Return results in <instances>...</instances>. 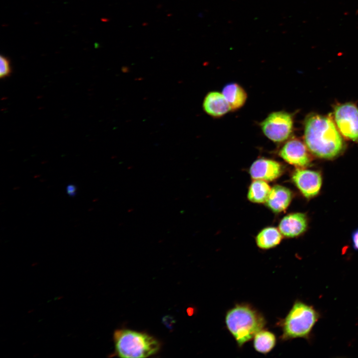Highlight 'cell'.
<instances>
[{
    "label": "cell",
    "mask_w": 358,
    "mask_h": 358,
    "mask_svg": "<svg viewBox=\"0 0 358 358\" xmlns=\"http://www.w3.org/2000/svg\"><path fill=\"white\" fill-rule=\"evenodd\" d=\"M334 118L340 132L358 143V108L351 103L338 105L335 108Z\"/></svg>",
    "instance_id": "cell-6"
},
{
    "label": "cell",
    "mask_w": 358,
    "mask_h": 358,
    "mask_svg": "<svg viewBox=\"0 0 358 358\" xmlns=\"http://www.w3.org/2000/svg\"><path fill=\"white\" fill-rule=\"evenodd\" d=\"M319 318L320 314L313 306L295 302L283 321L282 339H308Z\"/></svg>",
    "instance_id": "cell-4"
},
{
    "label": "cell",
    "mask_w": 358,
    "mask_h": 358,
    "mask_svg": "<svg viewBox=\"0 0 358 358\" xmlns=\"http://www.w3.org/2000/svg\"><path fill=\"white\" fill-rule=\"evenodd\" d=\"M282 238V235L278 229L274 227H268L258 233L256 242L260 248L268 249L278 245Z\"/></svg>",
    "instance_id": "cell-14"
},
{
    "label": "cell",
    "mask_w": 358,
    "mask_h": 358,
    "mask_svg": "<svg viewBox=\"0 0 358 358\" xmlns=\"http://www.w3.org/2000/svg\"><path fill=\"white\" fill-rule=\"evenodd\" d=\"M283 172L282 165L269 159L260 158L256 160L250 167V175L254 179L266 181H273L279 178Z\"/></svg>",
    "instance_id": "cell-9"
},
{
    "label": "cell",
    "mask_w": 358,
    "mask_h": 358,
    "mask_svg": "<svg viewBox=\"0 0 358 358\" xmlns=\"http://www.w3.org/2000/svg\"><path fill=\"white\" fill-rule=\"evenodd\" d=\"M265 135L274 142L285 141L289 137L293 128V119L288 112L283 111L270 113L261 123Z\"/></svg>",
    "instance_id": "cell-5"
},
{
    "label": "cell",
    "mask_w": 358,
    "mask_h": 358,
    "mask_svg": "<svg viewBox=\"0 0 358 358\" xmlns=\"http://www.w3.org/2000/svg\"><path fill=\"white\" fill-rule=\"evenodd\" d=\"M114 355L124 358H143L157 353L160 344L153 337L129 329L114 331Z\"/></svg>",
    "instance_id": "cell-2"
},
{
    "label": "cell",
    "mask_w": 358,
    "mask_h": 358,
    "mask_svg": "<svg viewBox=\"0 0 358 358\" xmlns=\"http://www.w3.org/2000/svg\"><path fill=\"white\" fill-rule=\"evenodd\" d=\"M304 138L308 150L320 158L333 159L342 152L344 146L336 123L330 117L320 115L307 118Z\"/></svg>",
    "instance_id": "cell-1"
},
{
    "label": "cell",
    "mask_w": 358,
    "mask_h": 358,
    "mask_svg": "<svg viewBox=\"0 0 358 358\" xmlns=\"http://www.w3.org/2000/svg\"><path fill=\"white\" fill-rule=\"evenodd\" d=\"M291 179L301 194L307 199L318 194L322 183L319 172L303 168L296 169L292 174Z\"/></svg>",
    "instance_id": "cell-7"
},
{
    "label": "cell",
    "mask_w": 358,
    "mask_h": 358,
    "mask_svg": "<svg viewBox=\"0 0 358 358\" xmlns=\"http://www.w3.org/2000/svg\"><path fill=\"white\" fill-rule=\"evenodd\" d=\"M67 193L68 195L70 196H74L76 194L77 188L76 186L73 184H69L67 186L66 189Z\"/></svg>",
    "instance_id": "cell-19"
},
{
    "label": "cell",
    "mask_w": 358,
    "mask_h": 358,
    "mask_svg": "<svg viewBox=\"0 0 358 358\" xmlns=\"http://www.w3.org/2000/svg\"><path fill=\"white\" fill-rule=\"evenodd\" d=\"M0 77L1 79L9 76L11 73L9 60L2 55L0 57Z\"/></svg>",
    "instance_id": "cell-17"
},
{
    "label": "cell",
    "mask_w": 358,
    "mask_h": 358,
    "mask_svg": "<svg viewBox=\"0 0 358 358\" xmlns=\"http://www.w3.org/2000/svg\"><path fill=\"white\" fill-rule=\"evenodd\" d=\"M204 111L209 115L219 117L231 110L222 93L213 91L208 92L203 102Z\"/></svg>",
    "instance_id": "cell-12"
},
{
    "label": "cell",
    "mask_w": 358,
    "mask_h": 358,
    "mask_svg": "<svg viewBox=\"0 0 358 358\" xmlns=\"http://www.w3.org/2000/svg\"><path fill=\"white\" fill-rule=\"evenodd\" d=\"M163 322L169 328H171L173 324L175 323V321L171 317L167 316L163 318Z\"/></svg>",
    "instance_id": "cell-20"
},
{
    "label": "cell",
    "mask_w": 358,
    "mask_h": 358,
    "mask_svg": "<svg viewBox=\"0 0 358 358\" xmlns=\"http://www.w3.org/2000/svg\"><path fill=\"white\" fill-rule=\"evenodd\" d=\"M353 247L355 250L358 251V228L355 230L352 234Z\"/></svg>",
    "instance_id": "cell-18"
},
{
    "label": "cell",
    "mask_w": 358,
    "mask_h": 358,
    "mask_svg": "<svg viewBox=\"0 0 358 358\" xmlns=\"http://www.w3.org/2000/svg\"><path fill=\"white\" fill-rule=\"evenodd\" d=\"M292 198L291 190L283 186L275 185L271 187L266 205L275 213L285 211L289 205Z\"/></svg>",
    "instance_id": "cell-11"
},
{
    "label": "cell",
    "mask_w": 358,
    "mask_h": 358,
    "mask_svg": "<svg viewBox=\"0 0 358 358\" xmlns=\"http://www.w3.org/2000/svg\"><path fill=\"white\" fill-rule=\"evenodd\" d=\"M271 188L267 181L261 179H254L248 189V199L253 203H266Z\"/></svg>",
    "instance_id": "cell-15"
},
{
    "label": "cell",
    "mask_w": 358,
    "mask_h": 358,
    "mask_svg": "<svg viewBox=\"0 0 358 358\" xmlns=\"http://www.w3.org/2000/svg\"><path fill=\"white\" fill-rule=\"evenodd\" d=\"M307 225V219L304 214L292 213L281 219L278 229L284 237L294 238L303 234L306 231Z\"/></svg>",
    "instance_id": "cell-10"
},
{
    "label": "cell",
    "mask_w": 358,
    "mask_h": 358,
    "mask_svg": "<svg viewBox=\"0 0 358 358\" xmlns=\"http://www.w3.org/2000/svg\"><path fill=\"white\" fill-rule=\"evenodd\" d=\"M225 322L240 347L254 338L266 324L262 315L245 305H238L230 310L227 313Z\"/></svg>",
    "instance_id": "cell-3"
},
{
    "label": "cell",
    "mask_w": 358,
    "mask_h": 358,
    "mask_svg": "<svg viewBox=\"0 0 358 358\" xmlns=\"http://www.w3.org/2000/svg\"><path fill=\"white\" fill-rule=\"evenodd\" d=\"M222 93L228 102L231 110H236L242 107L247 98L244 89L236 83L227 84L224 87Z\"/></svg>",
    "instance_id": "cell-13"
},
{
    "label": "cell",
    "mask_w": 358,
    "mask_h": 358,
    "mask_svg": "<svg viewBox=\"0 0 358 358\" xmlns=\"http://www.w3.org/2000/svg\"><path fill=\"white\" fill-rule=\"evenodd\" d=\"M276 338L270 332L261 330L254 337V346L258 352L266 354L270 352L274 347Z\"/></svg>",
    "instance_id": "cell-16"
},
{
    "label": "cell",
    "mask_w": 358,
    "mask_h": 358,
    "mask_svg": "<svg viewBox=\"0 0 358 358\" xmlns=\"http://www.w3.org/2000/svg\"><path fill=\"white\" fill-rule=\"evenodd\" d=\"M305 143L300 140L293 138L288 140L279 152V156L286 163L303 168L308 166L310 157Z\"/></svg>",
    "instance_id": "cell-8"
}]
</instances>
